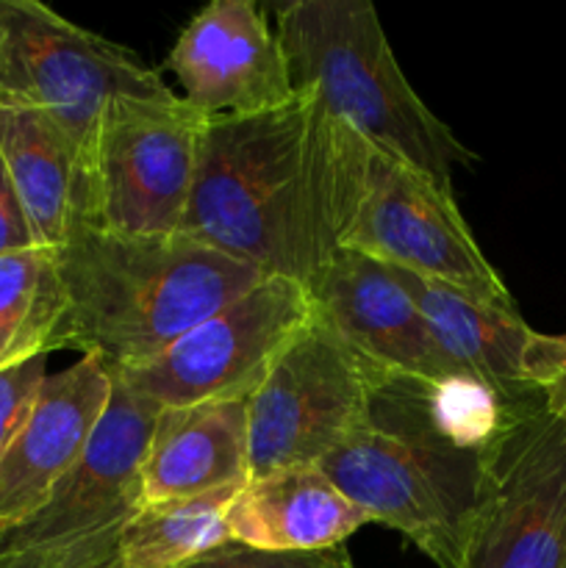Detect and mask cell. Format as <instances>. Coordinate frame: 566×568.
<instances>
[{
	"label": "cell",
	"mask_w": 566,
	"mask_h": 568,
	"mask_svg": "<svg viewBox=\"0 0 566 568\" xmlns=\"http://www.w3.org/2000/svg\"><path fill=\"white\" fill-rule=\"evenodd\" d=\"M250 480L247 403L164 408L144 455V505L200 497Z\"/></svg>",
	"instance_id": "2e32d148"
},
{
	"label": "cell",
	"mask_w": 566,
	"mask_h": 568,
	"mask_svg": "<svg viewBox=\"0 0 566 568\" xmlns=\"http://www.w3.org/2000/svg\"><path fill=\"white\" fill-rule=\"evenodd\" d=\"M166 94L172 89L159 72L120 44L39 0H0V105L48 116L75 148L87 189L109 111L122 100Z\"/></svg>",
	"instance_id": "8992f818"
},
{
	"label": "cell",
	"mask_w": 566,
	"mask_h": 568,
	"mask_svg": "<svg viewBox=\"0 0 566 568\" xmlns=\"http://www.w3.org/2000/svg\"><path fill=\"white\" fill-rule=\"evenodd\" d=\"M383 377L314 320L247 399L250 480L320 466L364 425Z\"/></svg>",
	"instance_id": "30bf717a"
},
{
	"label": "cell",
	"mask_w": 566,
	"mask_h": 568,
	"mask_svg": "<svg viewBox=\"0 0 566 568\" xmlns=\"http://www.w3.org/2000/svg\"><path fill=\"white\" fill-rule=\"evenodd\" d=\"M183 568H358L344 547L320 552H264L228 541L225 547L203 555Z\"/></svg>",
	"instance_id": "7402d4cb"
},
{
	"label": "cell",
	"mask_w": 566,
	"mask_h": 568,
	"mask_svg": "<svg viewBox=\"0 0 566 568\" xmlns=\"http://www.w3.org/2000/svg\"><path fill=\"white\" fill-rule=\"evenodd\" d=\"M525 381L544 410L566 425V333H533L525 355Z\"/></svg>",
	"instance_id": "44dd1931"
},
{
	"label": "cell",
	"mask_w": 566,
	"mask_h": 568,
	"mask_svg": "<svg viewBox=\"0 0 566 568\" xmlns=\"http://www.w3.org/2000/svg\"><path fill=\"white\" fill-rule=\"evenodd\" d=\"M114 392L94 355L44 377L26 422L0 458V532L31 519L78 464Z\"/></svg>",
	"instance_id": "5bb4252c"
},
{
	"label": "cell",
	"mask_w": 566,
	"mask_h": 568,
	"mask_svg": "<svg viewBox=\"0 0 566 568\" xmlns=\"http://www.w3.org/2000/svg\"><path fill=\"white\" fill-rule=\"evenodd\" d=\"M0 568H64L50 555L37 552V549H14L0 544Z\"/></svg>",
	"instance_id": "d4e9b609"
},
{
	"label": "cell",
	"mask_w": 566,
	"mask_h": 568,
	"mask_svg": "<svg viewBox=\"0 0 566 568\" xmlns=\"http://www.w3.org/2000/svg\"><path fill=\"white\" fill-rule=\"evenodd\" d=\"M55 250L61 320L50 353L78 349L111 372L150 364L247 288L259 270L175 236H122L72 222Z\"/></svg>",
	"instance_id": "7a4b0ae2"
},
{
	"label": "cell",
	"mask_w": 566,
	"mask_h": 568,
	"mask_svg": "<svg viewBox=\"0 0 566 568\" xmlns=\"http://www.w3.org/2000/svg\"><path fill=\"white\" fill-rule=\"evenodd\" d=\"M344 122L314 94L205 122L181 233L305 288L338 250Z\"/></svg>",
	"instance_id": "6da1fadb"
},
{
	"label": "cell",
	"mask_w": 566,
	"mask_h": 568,
	"mask_svg": "<svg viewBox=\"0 0 566 568\" xmlns=\"http://www.w3.org/2000/svg\"><path fill=\"white\" fill-rule=\"evenodd\" d=\"M388 272L422 311L455 369L492 386L516 408L542 405L525 381V355L536 331L522 320L519 308H492L444 283L394 266H388Z\"/></svg>",
	"instance_id": "e0dca14e"
},
{
	"label": "cell",
	"mask_w": 566,
	"mask_h": 568,
	"mask_svg": "<svg viewBox=\"0 0 566 568\" xmlns=\"http://www.w3.org/2000/svg\"><path fill=\"white\" fill-rule=\"evenodd\" d=\"M461 568H566V425L544 405L488 453Z\"/></svg>",
	"instance_id": "8fae6325"
},
{
	"label": "cell",
	"mask_w": 566,
	"mask_h": 568,
	"mask_svg": "<svg viewBox=\"0 0 566 568\" xmlns=\"http://www.w3.org/2000/svg\"><path fill=\"white\" fill-rule=\"evenodd\" d=\"M114 568H128V566H122V564H117V566H114Z\"/></svg>",
	"instance_id": "484cf974"
},
{
	"label": "cell",
	"mask_w": 566,
	"mask_h": 568,
	"mask_svg": "<svg viewBox=\"0 0 566 568\" xmlns=\"http://www.w3.org/2000/svg\"><path fill=\"white\" fill-rule=\"evenodd\" d=\"M277 39L294 92L314 94L336 120L447 192L472 150L438 120L400 70L377 9L366 0L277 6Z\"/></svg>",
	"instance_id": "277c9868"
},
{
	"label": "cell",
	"mask_w": 566,
	"mask_h": 568,
	"mask_svg": "<svg viewBox=\"0 0 566 568\" xmlns=\"http://www.w3.org/2000/svg\"><path fill=\"white\" fill-rule=\"evenodd\" d=\"M161 410L114 377L109 408L78 464L31 519L0 532V544L37 549L64 568L120 564L122 532L144 508V455Z\"/></svg>",
	"instance_id": "52a82bcc"
},
{
	"label": "cell",
	"mask_w": 566,
	"mask_h": 568,
	"mask_svg": "<svg viewBox=\"0 0 566 568\" xmlns=\"http://www.w3.org/2000/svg\"><path fill=\"white\" fill-rule=\"evenodd\" d=\"M309 292L316 320L383 375L416 381L464 375L438 347L427 320L388 266L353 250H336Z\"/></svg>",
	"instance_id": "4fadbf2b"
},
{
	"label": "cell",
	"mask_w": 566,
	"mask_h": 568,
	"mask_svg": "<svg viewBox=\"0 0 566 568\" xmlns=\"http://www.w3.org/2000/svg\"><path fill=\"white\" fill-rule=\"evenodd\" d=\"M242 486L200 497L150 503L133 516L120 541V564L128 568H183L225 547L228 508Z\"/></svg>",
	"instance_id": "d6986e66"
},
{
	"label": "cell",
	"mask_w": 566,
	"mask_h": 568,
	"mask_svg": "<svg viewBox=\"0 0 566 568\" xmlns=\"http://www.w3.org/2000/svg\"><path fill=\"white\" fill-rule=\"evenodd\" d=\"M61 320V283L53 247L0 255V369L50 355Z\"/></svg>",
	"instance_id": "ffe728a7"
},
{
	"label": "cell",
	"mask_w": 566,
	"mask_h": 568,
	"mask_svg": "<svg viewBox=\"0 0 566 568\" xmlns=\"http://www.w3.org/2000/svg\"><path fill=\"white\" fill-rule=\"evenodd\" d=\"M372 521L320 466H294L247 480L228 508L233 544L264 552L342 547Z\"/></svg>",
	"instance_id": "9a60e30c"
},
{
	"label": "cell",
	"mask_w": 566,
	"mask_h": 568,
	"mask_svg": "<svg viewBox=\"0 0 566 568\" xmlns=\"http://www.w3.org/2000/svg\"><path fill=\"white\" fill-rule=\"evenodd\" d=\"M166 67L189 105L216 116H253L292 103L281 39L253 0H214L189 20Z\"/></svg>",
	"instance_id": "7c38bea8"
},
{
	"label": "cell",
	"mask_w": 566,
	"mask_h": 568,
	"mask_svg": "<svg viewBox=\"0 0 566 568\" xmlns=\"http://www.w3.org/2000/svg\"><path fill=\"white\" fill-rule=\"evenodd\" d=\"M48 375V355H37V358H28L9 369H0V458L20 433Z\"/></svg>",
	"instance_id": "603a6c76"
},
{
	"label": "cell",
	"mask_w": 566,
	"mask_h": 568,
	"mask_svg": "<svg viewBox=\"0 0 566 568\" xmlns=\"http://www.w3.org/2000/svg\"><path fill=\"white\" fill-rule=\"evenodd\" d=\"M338 250L444 283L492 308H516L472 236L455 192L344 125Z\"/></svg>",
	"instance_id": "5b68a950"
},
{
	"label": "cell",
	"mask_w": 566,
	"mask_h": 568,
	"mask_svg": "<svg viewBox=\"0 0 566 568\" xmlns=\"http://www.w3.org/2000/svg\"><path fill=\"white\" fill-rule=\"evenodd\" d=\"M314 320V297L303 283L264 277L194 325L155 361L111 375L161 408L247 403L277 358Z\"/></svg>",
	"instance_id": "ba28073f"
},
{
	"label": "cell",
	"mask_w": 566,
	"mask_h": 568,
	"mask_svg": "<svg viewBox=\"0 0 566 568\" xmlns=\"http://www.w3.org/2000/svg\"><path fill=\"white\" fill-rule=\"evenodd\" d=\"M28 247H39V244L33 239L31 225H28V216L22 211L20 197H17L9 170H6L3 155H0V255Z\"/></svg>",
	"instance_id": "cb8c5ba5"
},
{
	"label": "cell",
	"mask_w": 566,
	"mask_h": 568,
	"mask_svg": "<svg viewBox=\"0 0 566 568\" xmlns=\"http://www.w3.org/2000/svg\"><path fill=\"white\" fill-rule=\"evenodd\" d=\"M492 449L447 436L427 410L422 381L383 377L364 425L320 469L372 521L403 532L438 568H461Z\"/></svg>",
	"instance_id": "3957f363"
},
{
	"label": "cell",
	"mask_w": 566,
	"mask_h": 568,
	"mask_svg": "<svg viewBox=\"0 0 566 568\" xmlns=\"http://www.w3.org/2000/svg\"><path fill=\"white\" fill-rule=\"evenodd\" d=\"M0 155L37 244L59 247L89 211L87 172L70 139L39 111L0 105Z\"/></svg>",
	"instance_id": "ac0fdd59"
},
{
	"label": "cell",
	"mask_w": 566,
	"mask_h": 568,
	"mask_svg": "<svg viewBox=\"0 0 566 568\" xmlns=\"http://www.w3.org/2000/svg\"><path fill=\"white\" fill-rule=\"evenodd\" d=\"M209 116L181 94L109 111L89 172L83 222L122 236H175L186 220Z\"/></svg>",
	"instance_id": "9c48e42d"
}]
</instances>
